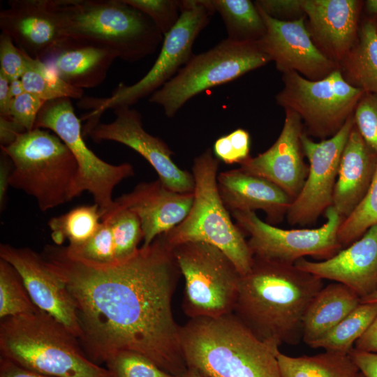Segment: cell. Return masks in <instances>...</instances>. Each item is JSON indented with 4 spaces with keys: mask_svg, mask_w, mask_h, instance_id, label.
<instances>
[{
    "mask_svg": "<svg viewBox=\"0 0 377 377\" xmlns=\"http://www.w3.org/2000/svg\"><path fill=\"white\" fill-rule=\"evenodd\" d=\"M41 255L73 299L78 340L91 360L105 363L129 350L172 375L185 374L181 326L172 307L181 272L163 234L130 259L109 265L83 263L58 245H46Z\"/></svg>",
    "mask_w": 377,
    "mask_h": 377,
    "instance_id": "obj_1",
    "label": "cell"
},
{
    "mask_svg": "<svg viewBox=\"0 0 377 377\" xmlns=\"http://www.w3.org/2000/svg\"><path fill=\"white\" fill-rule=\"evenodd\" d=\"M323 287V279L295 265L253 258L241 276L233 313L269 346L296 345L306 310Z\"/></svg>",
    "mask_w": 377,
    "mask_h": 377,
    "instance_id": "obj_2",
    "label": "cell"
},
{
    "mask_svg": "<svg viewBox=\"0 0 377 377\" xmlns=\"http://www.w3.org/2000/svg\"><path fill=\"white\" fill-rule=\"evenodd\" d=\"M187 368L206 377H281L279 348L259 339L235 314L198 317L180 330Z\"/></svg>",
    "mask_w": 377,
    "mask_h": 377,
    "instance_id": "obj_3",
    "label": "cell"
},
{
    "mask_svg": "<svg viewBox=\"0 0 377 377\" xmlns=\"http://www.w3.org/2000/svg\"><path fill=\"white\" fill-rule=\"evenodd\" d=\"M62 35L135 62L154 53L163 35L146 15L124 0H49Z\"/></svg>",
    "mask_w": 377,
    "mask_h": 377,
    "instance_id": "obj_4",
    "label": "cell"
},
{
    "mask_svg": "<svg viewBox=\"0 0 377 377\" xmlns=\"http://www.w3.org/2000/svg\"><path fill=\"white\" fill-rule=\"evenodd\" d=\"M0 353L27 369L54 377H112L91 360L78 339L38 309L1 319Z\"/></svg>",
    "mask_w": 377,
    "mask_h": 377,
    "instance_id": "obj_5",
    "label": "cell"
},
{
    "mask_svg": "<svg viewBox=\"0 0 377 377\" xmlns=\"http://www.w3.org/2000/svg\"><path fill=\"white\" fill-rule=\"evenodd\" d=\"M219 163L209 148L194 158L191 209L183 221L163 235L171 249L187 242L217 247L243 276L251 269L253 256L244 232L232 222L221 198L217 184Z\"/></svg>",
    "mask_w": 377,
    "mask_h": 377,
    "instance_id": "obj_6",
    "label": "cell"
},
{
    "mask_svg": "<svg viewBox=\"0 0 377 377\" xmlns=\"http://www.w3.org/2000/svg\"><path fill=\"white\" fill-rule=\"evenodd\" d=\"M12 161L9 186L33 196L45 212L73 198L78 166L70 149L56 135L35 128L1 146Z\"/></svg>",
    "mask_w": 377,
    "mask_h": 377,
    "instance_id": "obj_7",
    "label": "cell"
},
{
    "mask_svg": "<svg viewBox=\"0 0 377 377\" xmlns=\"http://www.w3.org/2000/svg\"><path fill=\"white\" fill-rule=\"evenodd\" d=\"M215 13L209 0L180 1V17L164 36L161 52L148 73L131 85L120 83L108 98L85 97L79 106L92 110L84 118H100L109 109L131 107L170 80L194 54V42Z\"/></svg>",
    "mask_w": 377,
    "mask_h": 377,
    "instance_id": "obj_8",
    "label": "cell"
},
{
    "mask_svg": "<svg viewBox=\"0 0 377 377\" xmlns=\"http://www.w3.org/2000/svg\"><path fill=\"white\" fill-rule=\"evenodd\" d=\"M271 61L257 42L236 43L227 38L209 50L193 54L178 73L149 96V102L174 117L194 96L263 67Z\"/></svg>",
    "mask_w": 377,
    "mask_h": 377,
    "instance_id": "obj_9",
    "label": "cell"
},
{
    "mask_svg": "<svg viewBox=\"0 0 377 377\" xmlns=\"http://www.w3.org/2000/svg\"><path fill=\"white\" fill-rule=\"evenodd\" d=\"M172 251L184 278L186 315L216 318L233 313L242 275L229 258L205 242L184 243Z\"/></svg>",
    "mask_w": 377,
    "mask_h": 377,
    "instance_id": "obj_10",
    "label": "cell"
},
{
    "mask_svg": "<svg viewBox=\"0 0 377 377\" xmlns=\"http://www.w3.org/2000/svg\"><path fill=\"white\" fill-rule=\"evenodd\" d=\"M282 74L283 87L275 96L277 105L297 113L305 134L320 140L341 130L365 93L348 84L339 68L316 81L295 71Z\"/></svg>",
    "mask_w": 377,
    "mask_h": 377,
    "instance_id": "obj_11",
    "label": "cell"
},
{
    "mask_svg": "<svg viewBox=\"0 0 377 377\" xmlns=\"http://www.w3.org/2000/svg\"><path fill=\"white\" fill-rule=\"evenodd\" d=\"M35 128L53 131L73 155L78 166L74 198L88 191L99 206L102 216L110 211L114 205L112 198L114 188L124 179L133 176V165L128 163H108L87 146L80 119L75 113L71 98L45 102L37 116Z\"/></svg>",
    "mask_w": 377,
    "mask_h": 377,
    "instance_id": "obj_12",
    "label": "cell"
},
{
    "mask_svg": "<svg viewBox=\"0 0 377 377\" xmlns=\"http://www.w3.org/2000/svg\"><path fill=\"white\" fill-rule=\"evenodd\" d=\"M325 214L326 222L319 228L286 230L262 221L253 212H231L237 226L249 235L253 258L290 265L305 256L327 260L343 249L338 230L344 219L332 206Z\"/></svg>",
    "mask_w": 377,
    "mask_h": 377,
    "instance_id": "obj_13",
    "label": "cell"
},
{
    "mask_svg": "<svg viewBox=\"0 0 377 377\" xmlns=\"http://www.w3.org/2000/svg\"><path fill=\"white\" fill-rule=\"evenodd\" d=\"M114 114L115 119L110 123H102L96 117L86 119L83 136H89L96 142L114 141L131 148L149 163L167 188L181 193L193 192V175L173 161V152L163 140L145 130L138 110L120 106L114 109Z\"/></svg>",
    "mask_w": 377,
    "mask_h": 377,
    "instance_id": "obj_14",
    "label": "cell"
},
{
    "mask_svg": "<svg viewBox=\"0 0 377 377\" xmlns=\"http://www.w3.org/2000/svg\"><path fill=\"white\" fill-rule=\"evenodd\" d=\"M355 125L354 114L334 136L314 142L304 133L302 137L309 172L303 188L293 200L286 215L291 226L314 224L332 206L342 152Z\"/></svg>",
    "mask_w": 377,
    "mask_h": 377,
    "instance_id": "obj_15",
    "label": "cell"
},
{
    "mask_svg": "<svg viewBox=\"0 0 377 377\" xmlns=\"http://www.w3.org/2000/svg\"><path fill=\"white\" fill-rule=\"evenodd\" d=\"M258 10L266 32L257 43L274 61L279 71H295L316 81L339 68L338 64L323 55L313 43L306 27V16L293 21H281Z\"/></svg>",
    "mask_w": 377,
    "mask_h": 377,
    "instance_id": "obj_16",
    "label": "cell"
},
{
    "mask_svg": "<svg viewBox=\"0 0 377 377\" xmlns=\"http://www.w3.org/2000/svg\"><path fill=\"white\" fill-rule=\"evenodd\" d=\"M0 258L17 271L35 305L79 339L81 330L73 299L64 281L47 266L42 255L29 248L1 244Z\"/></svg>",
    "mask_w": 377,
    "mask_h": 377,
    "instance_id": "obj_17",
    "label": "cell"
},
{
    "mask_svg": "<svg viewBox=\"0 0 377 377\" xmlns=\"http://www.w3.org/2000/svg\"><path fill=\"white\" fill-rule=\"evenodd\" d=\"M284 110L283 126L274 143L257 156H251L239 165V168L272 182L295 200L301 192L309 172L302 143L304 128L297 113L288 109Z\"/></svg>",
    "mask_w": 377,
    "mask_h": 377,
    "instance_id": "obj_18",
    "label": "cell"
},
{
    "mask_svg": "<svg viewBox=\"0 0 377 377\" xmlns=\"http://www.w3.org/2000/svg\"><path fill=\"white\" fill-rule=\"evenodd\" d=\"M294 265L323 280L343 283L364 298L377 290V225L327 260L302 258Z\"/></svg>",
    "mask_w": 377,
    "mask_h": 377,
    "instance_id": "obj_19",
    "label": "cell"
},
{
    "mask_svg": "<svg viewBox=\"0 0 377 377\" xmlns=\"http://www.w3.org/2000/svg\"><path fill=\"white\" fill-rule=\"evenodd\" d=\"M362 1L304 0L306 27L319 51L339 63L355 44Z\"/></svg>",
    "mask_w": 377,
    "mask_h": 377,
    "instance_id": "obj_20",
    "label": "cell"
},
{
    "mask_svg": "<svg viewBox=\"0 0 377 377\" xmlns=\"http://www.w3.org/2000/svg\"><path fill=\"white\" fill-rule=\"evenodd\" d=\"M114 202L134 212L140 219L143 246L179 225L189 213L193 193H181L167 188L158 179L138 184Z\"/></svg>",
    "mask_w": 377,
    "mask_h": 377,
    "instance_id": "obj_21",
    "label": "cell"
},
{
    "mask_svg": "<svg viewBox=\"0 0 377 377\" xmlns=\"http://www.w3.org/2000/svg\"><path fill=\"white\" fill-rule=\"evenodd\" d=\"M0 12L1 32L28 56L41 59L64 36L49 0H10Z\"/></svg>",
    "mask_w": 377,
    "mask_h": 377,
    "instance_id": "obj_22",
    "label": "cell"
},
{
    "mask_svg": "<svg viewBox=\"0 0 377 377\" xmlns=\"http://www.w3.org/2000/svg\"><path fill=\"white\" fill-rule=\"evenodd\" d=\"M221 198L229 212H253L266 214V222L275 225L286 216L293 200L272 182L240 168L219 173Z\"/></svg>",
    "mask_w": 377,
    "mask_h": 377,
    "instance_id": "obj_23",
    "label": "cell"
},
{
    "mask_svg": "<svg viewBox=\"0 0 377 377\" xmlns=\"http://www.w3.org/2000/svg\"><path fill=\"white\" fill-rule=\"evenodd\" d=\"M117 58L108 49L64 37L40 60L63 81L83 89L101 84Z\"/></svg>",
    "mask_w": 377,
    "mask_h": 377,
    "instance_id": "obj_24",
    "label": "cell"
},
{
    "mask_svg": "<svg viewBox=\"0 0 377 377\" xmlns=\"http://www.w3.org/2000/svg\"><path fill=\"white\" fill-rule=\"evenodd\" d=\"M377 169V153L354 125L341 154L332 207L347 218L366 195Z\"/></svg>",
    "mask_w": 377,
    "mask_h": 377,
    "instance_id": "obj_25",
    "label": "cell"
},
{
    "mask_svg": "<svg viewBox=\"0 0 377 377\" xmlns=\"http://www.w3.org/2000/svg\"><path fill=\"white\" fill-rule=\"evenodd\" d=\"M360 303V297L343 283L334 282L323 286L304 313L302 340L309 345L321 338Z\"/></svg>",
    "mask_w": 377,
    "mask_h": 377,
    "instance_id": "obj_26",
    "label": "cell"
},
{
    "mask_svg": "<svg viewBox=\"0 0 377 377\" xmlns=\"http://www.w3.org/2000/svg\"><path fill=\"white\" fill-rule=\"evenodd\" d=\"M344 80L365 93L377 95V22L367 20L357 41L338 64Z\"/></svg>",
    "mask_w": 377,
    "mask_h": 377,
    "instance_id": "obj_27",
    "label": "cell"
},
{
    "mask_svg": "<svg viewBox=\"0 0 377 377\" xmlns=\"http://www.w3.org/2000/svg\"><path fill=\"white\" fill-rule=\"evenodd\" d=\"M281 377H354L360 371L349 354L327 351L313 356L277 354Z\"/></svg>",
    "mask_w": 377,
    "mask_h": 377,
    "instance_id": "obj_28",
    "label": "cell"
},
{
    "mask_svg": "<svg viewBox=\"0 0 377 377\" xmlns=\"http://www.w3.org/2000/svg\"><path fill=\"white\" fill-rule=\"evenodd\" d=\"M225 24L227 39L236 43H254L265 34L266 27L255 3L250 0H209Z\"/></svg>",
    "mask_w": 377,
    "mask_h": 377,
    "instance_id": "obj_29",
    "label": "cell"
},
{
    "mask_svg": "<svg viewBox=\"0 0 377 377\" xmlns=\"http://www.w3.org/2000/svg\"><path fill=\"white\" fill-rule=\"evenodd\" d=\"M376 316L377 302L360 303L330 331L308 346L349 354Z\"/></svg>",
    "mask_w": 377,
    "mask_h": 377,
    "instance_id": "obj_30",
    "label": "cell"
},
{
    "mask_svg": "<svg viewBox=\"0 0 377 377\" xmlns=\"http://www.w3.org/2000/svg\"><path fill=\"white\" fill-rule=\"evenodd\" d=\"M102 212L96 204L82 205L55 217L48 222L51 237L56 245L68 239V246H77L87 241L98 229Z\"/></svg>",
    "mask_w": 377,
    "mask_h": 377,
    "instance_id": "obj_31",
    "label": "cell"
},
{
    "mask_svg": "<svg viewBox=\"0 0 377 377\" xmlns=\"http://www.w3.org/2000/svg\"><path fill=\"white\" fill-rule=\"evenodd\" d=\"M101 220L107 222L110 228L116 263L124 262L135 256L139 249L138 244L143 239L138 216L114 202L113 207L102 216Z\"/></svg>",
    "mask_w": 377,
    "mask_h": 377,
    "instance_id": "obj_32",
    "label": "cell"
},
{
    "mask_svg": "<svg viewBox=\"0 0 377 377\" xmlns=\"http://www.w3.org/2000/svg\"><path fill=\"white\" fill-rule=\"evenodd\" d=\"M20 80L26 92L45 102L61 98L80 100L84 96L83 89L63 81L39 59H30Z\"/></svg>",
    "mask_w": 377,
    "mask_h": 377,
    "instance_id": "obj_33",
    "label": "cell"
},
{
    "mask_svg": "<svg viewBox=\"0 0 377 377\" xmlns=\"http://www.w3.org/2000/svg\"><path fill=\"white\" fill-rule=\"evenodd\" d=\"M38 309L17 271L10 263L0 259L1 319L34 313Z\"/></svg>",
    "mask_w": 377,
    "mask_h": 377,
    "instance_id": "obj_34",
    "label": "cell"
},
{
    "mask_svg": "<svg viewBox=\"0 0 377 377\" xmlns=\"http://www.w3.org/2000/svg\"><path fill=\"white\" fill-rule=\"evenodd\" d=\"M375 225H377V169L366 195L339 226L338 240L342 248L359 239Z\"/></svg>",
    "mask_w": 377,
    "mask_h": 377,
    "instance_id": "obj_35",
    "label": "cell"
},
{
    "mask_svg": "<svg viewBox=\"0 0 377 377\" xmlns=\"http://www.w3.org/2000/svg\"><path fill=\"white\" fill-rule=\"evenodd\" d=\"M71 257L94 265H109L116 263L112 234L107 222L101 220L97 231L77 246H64Z\"/></svg>",
    "mask_w": 377,
    "mask_h": 377,
    "instance_id": "obj_36",
    "label": "cell"
},
{
    "mask_svg": "<svg viewBox=\"0 0 377 377\" xmlns=\"http://www.w3.org/2000/svg\"><path fill=\"white\" fill-rule=\"evenodd\" d=\"M112 377H179L158 367L151 360L133 351L119 352L106 362Z\"/></svg>",
    "mask_w": 377,
    "mask_h": 377,
    "instance_id": "obj_37",
    "label": "cell"
},
{
    "mask_svg": "<svg viewBox=\"0 0 377 377\" xmlns=\"http://www.w3.org/2000/svg\"><path fill=\"white\" fill-rule=\"evenodd\" d=\"M124 1L149 17L163 36L174 27L180 17V1L124 0Z\"/></svg>",
    "mask_w": 377,
    "mask_h": 377,
    "instance_id": "obj_38",
    "label": "cell"
},
{
    "mask_svg": "<svg viewBox=\"0 0 377 377\" xmlns=\"http://www.w3.org/2000/svg\"><path fill=\"white\" fill-rule=\"evenodd\" d=\"M250 149L249 133L243 128L218 138L214 145L216 157L227 164H242L251 157Z\"/></svg>",
    "mask_w": 377,
    "mask_h": 377,
    "instance_id": "obj_39",
    "label": "cell"
},
{
    "mask_svg": "<svg viewBox=\"0 0 377 377\" xmlns=\"http://www.w3.org/2000/svg\"><path fill=\"white\" fill-rule=\"evenodd\" d=\"M354 119L364 141L377 153V95L363 94L355 109Z\"/></svg>",
    "mask_w": 377,
    "mask_h": 377,
    "instance_id": "obj_40",
    "label": "cell"
},
{
    "mask_svg": "<svg viewBox=\"0 0 377 377\" xmlns=\"http://www.w3.org/2000/svg\"><path fill=\"white\" fill-rule=\"evenodd\" d=\"M31 58L15 45L8 35L1 32L0 35V71L10 82L21 78Z\"/></svg>",
    "mask_w": 377,
    "mask_h": 377,
    "instance_id": "obj_41",
    "label": "cell"
},
{
    "mask_svg": "<svg viewBox=\"0 0 377 377\" xmlns=\"http://www.w3.org/2000/svg\"><path fill=\"white\" fill-rule=\"evenodd\" d=\"M45 101L28 92L13 98L10 107V117L25 131L35 128L37 116Z\"/></svg>",
    "mask_w": 377,
    "mask_h": 377,
    "instance_id": "obj_42",
    "label": "cell"
},
{
    "mask_svg": "<svg viewBox=\"0 0 377 377\" xmlns=\"http://www.w3.org/2000/svg\"><path fill=\"white\" fill-rule=\"evenodd\" d=\"M256 6L268 16L281 21H293L305 17L304 0H257Z\"/></svg>",
    "mask_w": 377,
    "mask_h": 377,
    "instance_id": "obj_43",
    "label": "cell"
},
{
    "mask_svg": "<svg viewBox=\"0 0 377 377\" xmlns=\"http://www.w3.org/2000/svg\"><path fill=\"white\" fill-rule=\"evenodd\" d=\"M349 355L364 377H377V353L358 351L353 348Z\"/></svg>",
    "mask_w": 377,
    "mask_h": 377,
    "instance_id": "obj_44",
    "label": "cell"
},
{
    "mask_svg": "<svg viewBox=\"0 0 377 377\" xmlns=\"http://www.w3.org/2000/svg\"><path fill=\"white\" fill-rule=\"evenodd\" d=\"M353 348L358 351L377 353V316L356 341Z\"/></svg>",
    "mask_w": 377,
    "mask_h": 377,
    "instance_id": "obj_45",
    "label": "cell"
},
{
    "mask_svg": "<svg viewBox=\"0 0 377 377\" xmlns=\"http://www.w3.org/2000/svg\"><path fill=\"white\" fill-rule=\"evenodd\" d=\"M0 377H54L38 373L15 362L4 358L0 357Z\"/></svg>",
    "mask_w": 377,
    "mask_h": 377,
    "instance_id": "obj_46",
    "label": "cell"
},
{
    "mask_svg": "<svg viewBox=\"0 0 377 377\" xmlns=\"http://www.w3.org/2000/svg\"><path fill=\"white\" fill-rule=\"evenodd\" d=\"M26 132L10 117L0 115V142L1 146H8L15 141L17 137Z\"/></svg>",
    "mask_w": 377,
    "mask_h": 377,
    "instance_id": "obj_47",
    "label": "cell"
},
{
    "mask_svg": "<svg viewBox=\"0 0 377 377\" xmlns=\"http://www.w3.org/2000/svg\"><path fill=\"white\" fill-rule=\"evenodd\" d=\"M13 169V163L10 158L3 152L1 155L0 166V204L1 207L4 205L5 196L8 186V180Z\"/></svg>",
    "mask_w": 377,
    "mask_h": 377,
    "instance_id": "obj_48",
    "label": "cell"
},
{
    "mask_svg": "<svg viewBox=\"0 0 377 377\" xmlns=\"http://www.w3.org/2000/svg\"><path fill=\"white\" fill-rule=\"evenodd\" d=\"M13 97L10 91V80L0 71V115L10 117Z\"/></svg>",
    "mask_w": 377,
    "mask_h": 377,
    "instance_id": "obj_49",
    "label": "cell"
},
{
    "mask_svg": "<svg viewBox=\"0 0 377 377\" xmlns=\"http://www.w3.org/2000/svg\"><path fill=\"white\" fill-rule=\"evenodd\" d=\"M10 91L13 98L26 92L20 79L10 82Z\"/></svg>",
    "mask_w": 377,
    "mask_h": 377,
    "instance_id": "obj_50",
    "label": "cell"
},
{
    "mask_svg": "<svg viewBox=\"0 0 377 377\" xmlns=\"http://www.w3.org/2000/svg\"><path fill=\"white\" fill-rule=\"evenodd\" d=\"M365 8L369 13L377 17V0L366 1Z\"/></svg>",
    "mask_w": 377,
    "mask_h": 377,
    "instance_id": "obj_51",
    "label": "cell"
},
{
    "mask_svg": "<svg viewBox=\"0 0 377 377\" xmlns=\"http://www.w3.org/2000/svg\"><path fill=\"white\" fill-rule=\"evenodd\" d=\"M182 377H206L193 369H188Z\"/></svg>",
    "mask_w": 377,
    "mask_h": 377,
    "instance_id": "obj_52",
    "label": "cell"
},
{
    "mask_svg": "<svg viewBox=\"0 0 377 377\" xmlns=\"http://www.w3.org/2000/svg\"><path fill=\"white\" fill-rule=\"evenodd\" d=\"M377 302V290L374 293L361 299V303Z\"/></svg>",
    "mask_w": 377,
    "mask_h": 377,
    "instance_id": "obj_53",
    "label": "cell"
},
{
    "mask_svg": "<svg viewBox=\"0 0 377 377\" xmlns=\"http://www.w3.org/2000/svg\"><path fill=\"white\" fill-rule=\"evenodd\" d=\"M354 377H364V376L360 371H359Z\"/></svg>",
    "mask_w": 377,
    "mask_h": 377,
    "instance_id": "obj_54",
    "label": "cell"
}]
</instances>
